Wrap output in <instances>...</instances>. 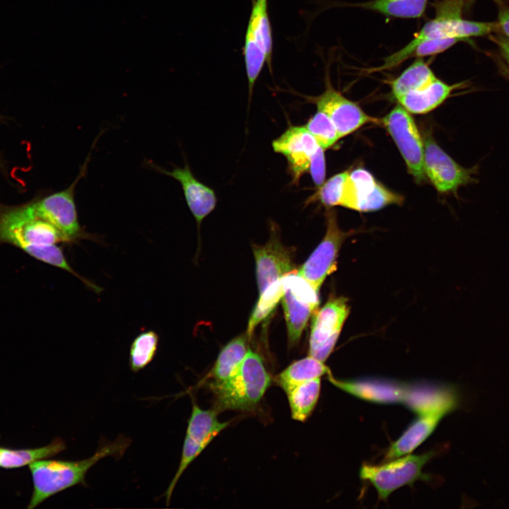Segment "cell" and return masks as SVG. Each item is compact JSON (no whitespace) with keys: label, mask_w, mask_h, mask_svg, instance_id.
<instances>
[{"label":"cell","mask_w":509,"mask_h":509,"mask_svg":"<svg viewBox=\"0 0 509 509\" xmlns=\"http://www.w3.org/2000/svg\"><path fill=\"white\" fill-rule=\"evenodd\" d=\"M131 440L119 436L102 445L90 457L81 460H41L29 464L33 491L28 508H35L44 501L76 485L86 486V476L98 461L107 456L120 458Z\"/></svg>","instance_id":"6da1fadb"},{"label":"cell","mask_w":509,"mask_h":509,"mask_svg":"<svg viewBox=\"0 0 509 509\" xmlns=\"http://www.w3.org/2000/svg\"><path fill=\"white\" fill-rule=\"evenodd\" d=\"M60 242H69L42 217L33 201L18 206L0 205V245L16 247L41 262L47 247Z\"/></svg>","instance_id":"7a4b0ae2"},{"label":"cell","mask_w":509,"mask_h":509,"mask_svg":"<svg viewBox=\"0 0 509 509\" xmlns=\"http://www.w3.org/2000/svg\"><path fill=\"white\" fill-rule=\"evenodd\" d=\"M464 4L462 0H441L434 4L435 16L414 35L411 41L399 51L384 58L378 67L369 72L392 69L410 58L413 49L422 41L435 38L456 37L466 40L471 37L488 35L499 29L495 23L476 22L462 17Z\"/></svg>","instance_id":"3957f363"},{"label":"cell","mask_w":509,"mask_h":509,"mask_svg":"<svg viewBox=\"0 0 509 509\" xmlns=\"http://www.w3.org/2000/svg\"><path fill=\"white\" fill-rule=\"evenodd\" d=\"M271 383L262 358L250 349L238 370L221 383L209 385L214 409L250 411L255 408Z\"/></svg>","instance_id":"277c9868"},{"label":"cell","mask_w":509,"mask_h":509,"mask_svg":"<svg viewBox=\"0 0 509 509\" xmlns=\"http://www.w3.org/2000/svg\"><path fill=\"white\" fill-rule=\"evenodd\" d=\"M434 455L433 451L420 455L411 453L378 465L363 464L359 475L375 487L380 500L385 501L392 492L405 485L411 486L419 480L428 481L430 476L423 472V468Z\"/></svg>","instance_id":"5b68a950"},{"label":"cell","mask_w":509,"mask_h":509,"mask_svg":"<svg viewBox=\"0 0 509 509\" xmlns=\"http://www.w3.org/2000/svg\"><path fill=\"white\" fill-rule=\"evenodd\" d=\"M272 49L268 0H252L242 52L248 81L249 103L255 84L265 63L271 71Z\"/></svg>","instance_id":"8992f818"},{"label":"cell","mask_w":509,"mask_h":509,"mask_svg":"<svg viewBox=\"0 0 509 509\" xmlns=\"http://www.w3.org/2000/svg\"><path fill=\"white\" fill-rule=\"evenodd\" d=\"M218 413V411L215 409H203L193 401L180 461L177 472L164 494L166 505H169L175 487L189 464L217 435L228 426L229 422L219 421Z\"/></svg>","instance_id":"52a82bcc"},{"label":"cell","mask_w":509,"mask_h":509,"mask_svg":"<svg viewBox=\"0 0 509 509\" xmlns=\"http://www.w3.org/2000/svg\"><path fill=\"white\" fill-rule=\"evenodd\" d=\"M269 241L252 247L259 296L282 293V279L294 269L293 250L283 245L277 227L271 226Z\"/></svg>","instance_id":"ba28073f"},{"label":"cell","mask_w":509,"mask_h":509,"mask_svg":"<svg viewBox=\"0 0 509 509\" xmlns=\"http://www.w3.org/2000/svg\"><path fill=\"white\" fill-rule=\"evenodd\" d=\"M380 123L394 140L409 173L418 183L425 181L424 140L410 112L398 104Z\"/></svg>","instance_id":"9c48e42d"},{"label":"cell","mask_w":509,"mask_h":509,"mask_svg":"<svg viewBox=\"0 0 509 509\" xmlns=\"http://www.w3.org/2000/svg\"><path fill=\"white\" fill-rule=\"evenodd\" d=\"M90 153L74 181L65 189L33 200L42 217L55 226L69 242L85 236L78 223L75 203V189L87 172Z\"/></svg>","instance_id":"30bf717a"},{"label":"cell","mask_w":509,"mask_h":509,"mask_svg":"<svg viewBox=\"0 0 509 509\" xmlns=\"http://www.w3.org/2000/svg\"><path fill=\"white\" fill-rule=\"evenodd\" d=\"M404 198L377 182L363 168L349 172L340 206L361 212L380 210L390 204H402Z\"/></svg>","instance_id":"8fae6325"},{"label":"cell","mask_w":509,"mask_h":509,"mask_svg":"<svg viewBox=\"0 0 509 509\" xmlns=\"http://www.w3.org/2000/svg\"><path fill=\"white\" fill-rule=\"evenodd\" d=\"M281 298L290 344L296 343L311 315L319 305L318 291L296 274L282 279Z\"/></svg>","instance_id":"7c38bea8"},{"label":"cell","mask_w":509,"mask_h":509,"mask_svg":"<svg viewBox=\"0 0 509 509\" xmlns=\"http://www.w3.org/2000/svg\"><path fill=\"white\" fill-rule=\"evenodd\" d=\"M325 215V235L296 272L317 291L327 276L335 271L338 254L346 238V233L338 225L335 211L328 208Z\"/></svg>","instance_id":"4fadbf2b"},{"label":"cell","mask_w":509,"mask_h":509,"mask_svg":"<svg viewBox=\"0 0 509 509\" xmlns=\"http://www.w3.org/2000/svg\"><path fill=\"white\" fill-rule=\"evenodd\" d=\"M348 300L333 297L314 315L310 340L309 356L324 363L329 358L349 314Z\"/></svg>","instance_id":"5bb4252c"},{"label":"cell","mask_w":509,"mask_h":509,"mask_svg":"<svg viewBox=\"0 0 509 509\" xmlns=\"http://www.w3.org/2000/svg\"><path fill=\"white\" fill-rule=\"evenodd\" d=\"M423 166L426 177L441 194H456L460 187L476 182L475 168L460 165L431 136L424 139Z\"/></svg>","instance_id":"9a60e30c"},{"label":"cell","mask_w":509,"mask_h":509,"mask_svg":"<svg viewBox=\"0 0 509 509\" xmlns=\"http://www.w3.org/2000/svg\"><path fill=\"white\" fill-rule=\"evenodd\" d=\"M324 82L325 90L322 94L305 98L329 116L341 138L367 123H380L378 119L367 115L356 103L337 90L331 83L328 73H326Z\"/></svg>","instance_id":"2e32d148"},{"label":"cell","mask_w":509,"mask_h":509,"mask_svg":"<svg viewBox=\"0 0 509 509\" xmlns=\"http://www.w3.org/2000/svg\"><path fill=\"white\" fill-rule=\"evenodd\" d=\"M275 153L283 156L293 185H298L301 177L309 172L312 157L320 147L304 126H289L272 143Z\"/></svg>","instance_id":"e0dca14e"},{"label":"cell","mask_w":509,"mask_h":509,"mask_svg":"<svg viewBox=\"0 0 509 509\" xmlns=\"http://www.w3.org/2000/svg\"><path fill=\"white\" fill-rule=\"evenodd\" d=\"M329 380L339 389L366 402L377 404H404L411 385L390 379L339 380L328 374Z\"/></svg>","instance_id":"ac0fdd59"},{"label":"cell","mask_w":509,"mask_h":509,"mask_svg":"<svg viewBox=\"0 0 509 509\" xmlns=\"http://www.w3.org/2000/svg\"><path fill=\"white\" fill-rule=\"evenodd\" d=\"M148 164L151 168L175 179L181 185L188 208L199 228L202 221L216 208L215 192L195 177L187 163L183 168L174 166L170 171L153 163Z\"/></svg>","instance_id":"d6986e66"},{"label":"cell","mask_w":509,"mask_h":509,"mask_svg":"<svg viewBox=\"0 0 509 509\" xmlns=\"http://www.w3.org/2000/svg\"><path fill=\"white\" fill-rule=\"evenodd\" d=\"M404 404L419 415L447 414L459 405V396L452 386L411 385Z\"/></svg>","instance_id":"ffe728a7"},{"label":"cell","mask_w":509,"mask_h":509,"mask_svg":"<svg viewBox=\"0 0 509 509\" xmlns=\"http://www.w3.org/2000/svg\"><path fill=\"white\" fill-rule=\"evenodd\" d=\"M464 86V83L447 84L439 78L425 88L409 92L396 100L409 112L426 114L440 105L451 93Z\"/></svg>","instance_id":"44dd1931"},{"label":"cell","mask_w":509,"mask_h":509,"mask_svg":"<svg viewBox=\"0 0 509 509\" xmlns=\"http://www.w3.org/2000/svg\"><path fill=\"white\" fill-rule=\"evenodd\" d=\"M418 416L391 444L385 455V461L411 454L433 433L445 417L441 414H423Z\"/></svg>","instance_id":"7402d4cb"},{"label":"cell","mask_w":509,"mask_h":509,"mask_svg":"<svg viewBox=\"0 0 509 509\" xmlns=\"http://www.w3.org/2000/svg\"><path fill=\"white\" fill-rule=\"evenodd\" d=\"M248 349L245 335L234 338L224 346L207 375L211 380L209 385L221 383L231 377L241 365Z\"/></svg>","instance_id":"603a6c76"},{"label":"cell","mask_w":509,"mask_h":509,"mask_svg":"<svg viewBox=\"0 0 509 509\" xmlns=\"http://www.w3.org/2000/svg\"><path fill=\"white\" fill-rule=\"evenodd\" d=\"M321 388V378L300 382L286 391L291 417L298 421H305L318 402Z\"/></svg>","instance_id":"cb8c5ba5"},{"label":"cell","mask_w":509,"mask_h":509,"mask_svg":"<svg viewBox=\"0 0 509 509\" xmlns=\"http://www.w3.org/2000/svg\"><path fill=\"white\" fill-rule=\"evenodd\" d=\"M66 448L64 440L56 438L49 444L32 449L13 450L0 447V467L13 469L54 457Z\"/></svg>","instance_id":"d4e9b609"},{"label":"cell","mask_w":509,"mask_h":509,"mask_svg":"<svg viewBox=\"0 0 509 509\" xmlns=\"http://www.w3.org/2000/svg\"><path fill=\"white\" fill-rule=\"evenodd\" d=\"M329 373V368L323 362L308 356L289 365L276 376L275 381L286 392L300 382Z\"/></svg>","instance_id":"484cf974"},{"label":"cell","mask_w":509,"mask_h":509,"mask_svg":"<svg viewBox=\"0 0 509 509\" xmlns=\"http://www.w3.org/2000/svg\"><path fill=\"white\" fill-rule=\"evenodd\" d=\"M436 78L428 64L422 58H418L391 81L392 94L397 99L409 92L422 90Z\"/></svg>","instance_id":"4316f807"},{"label":"cell","mask_w":509,"mask_h":509,"mask_svg":"<svg viewBox=\"0 0 509 509\" xmlns=\"http://www.w3.org/2000/svg\"><path fill=\"white\" fill-rule=\"evenodd\" d=\"M428 0H372L355 6L400 18H416L423 16Z\"/></svg>","instance_id":"83f0119b"},{"label":"cell","mask_w":509,"mask_h":509,"mask_svg":"<svg viewBox=\"0 0 509 509\" xmlns=\"http://www.w3.org/2000/svg\"><path fill=\"white\" fill-rule=\"evenodd\" d=\"M159 337L153 330L140 333L132 341L129 351V367L137 373L153 360L158 346Z\"/></svg>","instance_id":"f1b7e54d"},{"label":"cell","mask_w":509,"mask_h":509,"mask_svg":"<svg viewBox=\"0 0 509 509\" xmlns=\"http://www.w3.org/2000/svg\"><path fill=\"white\" fill-rule=\"evenodd\" d=\"M304 127L324 150L332 147L341 138L329 116L319 110L309 118Z\"/></svg>","instance_id":"f546056e"},{"label":"cell","mask_w":509,"mask_h":509,"mask_svg":"<svg viewBox=\"0 0 509 509\" xmlns=\"http://www.w3.org/2000/svg\"><path fill=\"white\" fill-rule=\"evenodd\" d=\"M348 175V171H344L332 176L318 187L317 191L309 199V201L311 202L318 200L327 208L340 206Z\"/></svg>","instance_id":"4dcf8cb0"},{"label":"cell","mask_w":509,"mask_h":509,"mask_svg":"<svg viewBox=\"0 0 509 509\" xmlns=\"http://www.w3.org/2000/svg\"><path fill=\"white\" fill-rule=\"evenodd\" d=\"M460 41L462 40L456 37L435 38L422 41L413 49L410 58L434 56L443 52Z\"/></svg>","instance_id":"1f68e13d"},{"label":"cell","mask_w":509,"mask_h":509,"mask_svg":"<svg viewBox=\"0 0 509 509\" xmlns=\"http://www.w3.org/2000/svg\"><path fill=\"white\" fill-rule=\"evenodd\" d=\"M324 149L321 146L312 158L309 172L314 184L320 187L323 184L326 175Z\"/></svg>","instance_id":"d6a6232c"},{"label":"cell","mask_w":509,"mask_h":509,"mask_svg":"<svg viewBox=\"0 0 509 509\" xmlns=\"http://www.w3.org/2000/svg\"><path fill=\"white\" fill-rule=\"evenodd\" d=\"M498 24L499 29L501 30L505 37L509 39V7L500 10Z\"/></svg>","instance_id":"836d02e7"},{"label":"cell","mask_w":509,"mask_h":509,"mask_svg":"<svg viewBox=\"0 0 509 509\" xmlns=\"http://www.w3.org/2000/svg\"><path fill=\"white\" fill-rule=\"evenodd\" d=\"M492 39L498 45L504 58L509 64V39L503 35L493 37Z\"/></svg>","instance_id":"e575fe53"},{"label":"cell","mask_w":509,"mask_h":509,"mask_svg":"<svg viewBox=\"0 0 509 509\" xmlns=\"http://www.w3.org/2000/svg\"><path fill=\"white\" fill-rule=\"evenodd\" d=\"M464 5H469V4H472L474 0H462ZM497 4H501L503 2V0H493Z\"/></svg>","instance_id":"d590c367"}]
</instances>
